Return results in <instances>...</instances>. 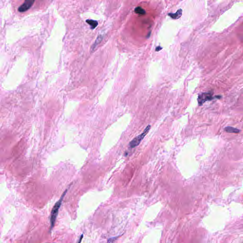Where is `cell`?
I'll return each mask as SVG.
<instances>
[{"label":"cell","mask_w":243,"mask_h":243,"mask_svg":"<svg viewBox=\"0 0 243 243\" xmlns=\"http://www.w3.org/2000/svg\"><path fill=\"white\" fill-rule=\"evenodd\" d=\"M67 191H68V189H66L65 191L63 193V194H62L60 199L56 203V204L52 209V213H51V215H50V228L51 229H52L53 228V227L54 226V224H55L56 218H57V216L58 214L59 209L60 208L62 202V200L63 199V198L65 196Z\"/></svg>","instance_id":"1"},{"label":"cell","mask_w":243,"mask_h":243,"mask_svg":"<svg viewBox=\"0 0 243 243\" xmlns=\"http://www.w3.org/2000/svg\"><path fill=\"white\" fill-rule=\"evenodd\" d=\"M220 97H221L220 96H213L212 93H204L199 95L198 98V101L199 105L201 106L204 103L208 101H211L215 98H220Z\"/></svg>","instance_id":"2"},{"label":"cell","mask_w":243,"mask_h":243,"mask_svg":"<svg viewBox=\"0 0 243 243\" xmlns=\"http://www.w3.org/2000/svg\"><path fill=\"white\" fill-rule=\"evenodd\" d=\"M150 128H151V125H149L146 127V128L145 129V130H144L143 133H142L137 137L134 138V139L129 144L131 147L133 148L138 146L140 144L142 140L144 139V137H145L146 135L148 134V133L149 132V131L150 129Z\"/></svg>","instance_id":"3"},{"label":"cell","mask_w":243,"mask_h":243,"mask_svg":"<svg viewBox=\"0 0 243 243\" xmlns=\"http://www.w3.org/2000/svg\"><path fill=\"white\" fill-rule=\"evenodd\" d=\"M35 0H25L24 3L18 8L20 12H24L29 10L34 3Z\"/></svg>","instance_id":"4"},{"label":"cell","mask_w":243,"mask_h":243,"mask_svg":"<svg viewBox=\"0 0 243 243\" xmlns=\"http://www.w3.org/2000/svg\"><path fill=\"white\" fill-rule=\"evenodd\" d=\"M182 9H179L177 10V11L176 13L175 14L170 13L168 14V15L173 19H174V20L178 19L182 16Z\"/></svg>","instance_id":"5"},{"label":"cell","mask_w":243,"mask_h":243,"mask_svg":"<svg viewBox=\"0 0 243 243\" xmlns=\"http://www.w3.org/2000/svg\"><path fill=\"white\" fill-rule=\"evenodd\" d=\"M225 130L226 131V132L229 133H235V134H238L240 132V131L237 129L234 128L232 127H226L225 128Z\"/></svg>","instance_id":"6"},{"label":"cell","mask_w":243,"mask_h":243,"mask_svg":"<svg viewBox=\"0 0 243 243\" xmlns=\"http://www.w3.org/2000/svg\"><path fill=\"white\" fill-rule=\"evenodd\" d=\"M86 22L87 24H89L91 27V29L93 30L95 29L98 25V22L97 21L93 20H87L86 21Z\"/></svg>","instance_id":"7"},{"label":"cell","mask_w":243,"mask_h":243,"mask_svg":"<svg viewBox=\"0 0 243 243\" xmlns=\"http://www.w3.org/2000/svg\"><path fill=\"white\" fill-rule=\"evenodd\" d=\"M134 11L135 13H136L138 14L142 15H144L146 14L145 10H144L143 8L140 7H136L134 10Z\"/></svg>","instance_id":"8"},{"label":"cell","mask_w":243,"mask_h":243,"mask_svg":"<svg viewBox=\"0 0 243 243\" xmlns=\"http://www.w3.org/2000/svg\"><path fill=\"white\" fill-rule=\"evenodd\" d=\"M102 39V37L101 36H99V37H98V38H97V40H96V42H95V44L93 45V49H95V48H96V46L100 42V41H101Z\"/></svg>","instance_id":"9"},{"label":"cell","mask_w":243,"mask_h":243,"mask_svg":"<svg viewBox=\"0 0 243 243\" xmlns=\"http://www.w3.org/2000/svg\"><path fill=\"white\" fill-rule=\"evenodd\" d=\"M161 49H162V48H161V47H160V46H158V47H156V48L155 50H156V52H159L160 50H161Z\"/></svg>","instance_id":"10"},{"label":"cell","mask_w":243,"mask_h":243,"mask_svg":"<svg viewBox=\"0 0 243 243\" xmlns=\"http://www.w3.org/2000/svg\"><path fill=\"white\" fill-rule=\"evenodd\" d=\"M83 238V235H82V236H81V238H80V240H79V243L81 241V240H82V238Z\"/></svg>","instance_id":"11"}]
</instances>
